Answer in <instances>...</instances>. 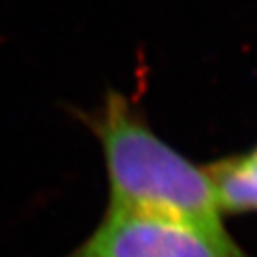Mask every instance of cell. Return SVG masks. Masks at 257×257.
<instances>
[{"instance_id":"3","label":"cell","mask_w":257,"mask_h":257,"mask_svg":"<svg viewBox=\"0 0 257 257\" xmlns=\"http://www.w3.org/2000/svg\"><path fill=\"white\" fill-rule=\"evenodd\" d=\"M221 214L257 211V147L205 166Z\"/></svg>"},{"instance_id":"1","label":"cell","mask_w":257,"mask_h":257,"mask_svg":"<svg viewBox=\"0 0 257 257\" xmlns=\"http://www.w3.org/2000/svg\"><path fill=\"white\" fill-rule=\"evenodd\" d=\"M77 116L100 143L107 207L223 225L207 170L161 140L125 95L109 89L100 107Z\"/></svg>"},{"instance_id":"2","label":"cell","mask_w":257,"mask_h":257,"mask_svg":"<svg viewBox=\"0 0 257 257\" xmlns=\"http://www.w3.org/2000/svg\"><path fill=\"white\" fill-rule=\"evenodd\" d=\"M68 257H248L225 225L107 207L88 239Z\"/></svg>"}]
</instances>
